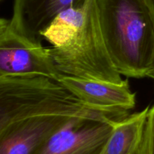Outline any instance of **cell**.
I'll use <instances>...</instances> for the list:
<instances>
[{"instance_id": "cell-1", "label": "cell", "mask_w": 154, "mask_h": 154, "mask_svg": "<svg viewBox=\"0 0 154 154\" xmlns=\"http://www.w3.org/2000/svg\"><path fill=\"white\" fill-rule=\"evenodd\" d=\"M63 74L87 79L121 83V75L109 55L101 29L97 0L59 14L41 33Z\"/></svg>"}, {"instance_id": "cell-2", "label": "cell", "mask_w": 154, "mask_h": 154, "mask_svg": "<svg viewBox=\"0 0 154 154\" xmlns=\"http://www.w3.org/2000/svg\"><path fill=\"white\" fill-rule=\"evenodd\" d=\"M101 29L120 74L143 78L154 66V17L150 0H97Z\"/></svg>"}, {"instance_id": "cell-3", "label": "cell", "mask_w": 154, "mask_h": 154, "mask_svg": "<svg viewBox=\"0 0 154 154\" xmlns=\"http://www.w3.org/2000/svg\"><path fill=\"white\" fill-rule=\"evenodd\" d=\"M43 116L113 119L84 105L52 78L40 75L0 77V130L16 122Z\"/></svg>"}, {"instance_id": "cell-4", "label": "cell", "mask_w": 154, "mask_h": 154, "mask_svg": "<svg viewBox=\"0 0 154 154\" xmlns=\"http://www.w3.org/2000/svg\"><path fill=\"white\" fill-rule=\"evenodd\" d=\"M62 75L41 38L23 33L10 20H0V77L40 75L59 81Z\"/></svg>"}, {"instance_id": "cell-5", "label": "cell", "mask_w": 154, "mask_h": 154, "mask_svg": "<svg viewBox=\"0 0 154 154\" xmlns=\"http://www.w3.org/2000/svg\"><path fill=\"white\" fill-rule=\"evenodd\" d=\"M116 121L72 117L35 154H101Z\"/></svg>"}, {"instance_id": "cell-6", "label": "cell", "mask_w": 154, "mask_h": 154, "mask_svg": "<svg viewBox=\"0 0 154 154\" xmlns=\"http://www.w3.org/2000/svg\"><path fill=\"white\" fill-rule=\"evenodd\" d=\"M59 82L84 105L117 120L124 119L136 104L128 80L121 83L87 79L63 74Z\"/></svg>"}, {"instance_id": "cell-7", "label": "cell", "mask_w": 154, "mask_h": 154, "mask_svg": "<svg viewBox=\"0 0 154 154\" xmlns=\"http://www.w3.org/2000/svg\"><path fill=\"white\" fill-rule=\"evenodd\" d=\"M71 118L43 116L9 125L0 130V154H35Z\"/></svg>"}, {"instance_id": "cell-8", "label": "cell", "mask_w": 154, "mask_h": 154, "mask_svg": "<svg viewBox=\"0 0 154 154\" xmlns=\"http://www.w3.org/2000/svg\"><path fill=\"white\" fill-rule=\"evenodd\" d=\"M86 0H14L11 22L19 30L41 38V33L56 17L70 8L80 7Z\"/></svg>"}, {"instance_id": "cell-9", "label": "cell", "mask_w": 154, "mask_h": 154, "mask_svg": "<svg viewBox=\"0 0 154 154\" xmlns=\"http://www.w3.org/2000/svg\"><path fill=\"white\" fill-rule=\"evenodd\" d=\"M150 107L114 123L101 154H137L142 140Z\"/></svg>"}, {"instance_id": "cell-10", "label": "cell", "mask_w": 154, "mask_h": 154, "mask_svg": "<svg viewBox=\"0 0 154 154\" xmlns=\"http://www.w3.org/2000/svg\"><path fill=\"white\" fill-rule=\"evenodd\" d=\"M137 154H154V105L149 109L142 140Z\"/></svg>"}, {"instance_id": "cell-11", "label": "cell", "mask_w": 154, "mask_h": 154, "mask_svg": "<svg viewBox=\"0 0 154 154\" xmlns=\"http://www.w3.org/2000/svg\"><path fill=\"white\" fill-rule=\"evenodd\" d=\"M150 4H151V7H152V11H153V17H154V0H150ZM147 78H150L151 79H153L154 81V66L151 71H150V73L148 74L147 75Z\"/></svg>"}]
</instances>
